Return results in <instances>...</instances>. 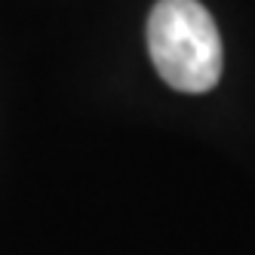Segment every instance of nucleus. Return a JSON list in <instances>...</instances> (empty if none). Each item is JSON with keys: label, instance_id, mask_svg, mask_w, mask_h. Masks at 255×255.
Masks as SVG:
<instances>
[{"label": "nucleus", "instance_id": "obj_1", "mask_svg": "<svg viewBox=\"0 0 255 255\" xmlns=\"http://www.w3.org/2000/svg\"><path fill=\"white\" fill-rule=\"evenodd\" d=\"M148 49L157 74L178 93H209L222 77V37L200 0H157Z\"/></svg>", "mask_w": 255, "mask_h": 255}]
</instances>
